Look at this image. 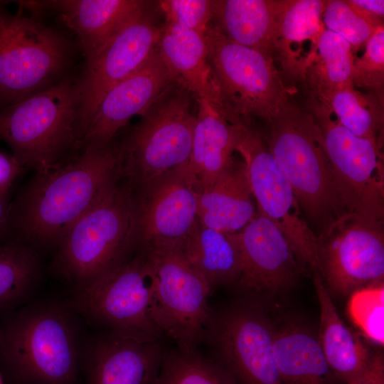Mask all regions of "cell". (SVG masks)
<instances>
[{
  "mask_svg": "<svg viewBox=\"0 0 384 384\" xmlns=\"http://www.w3.org/2000/svg\"><path fill=\"white\" fill-rule=\"evenodd\" d=\"M119 145L84 148L69 164L38 172L11 209L3 238L59 244L71 227L117 183Z\"/></svg>",
  "mask_w": 384,
  "mask_h": 384,
  "instance_id": "1",
  "label": "cell"
},
{
  "mask_svg": "<svg viewBox=\"0 0 384 384\" xmlns=\"http://www.w3.org/2000/svg\"><path fill=\"white\" fill-rule=\"evenodd\" d=\"M80 352L75 319L60 304H26L0 317L5 384H77Z\"/></svg>",
  "mask_w": 384,
  "mask_h": 384,
  "instance_id": "2",
  "label": "cell"
},
{
  "mask_svg": "<svg viewBox=\"0 0 384 384\" xmlns=\"http://www.w3.org/2000/svg\"><path fill=\"white\" fill-rule=\"evenodd\" d=\"M267 149L319 234L346 212L320 130L311 114L287 102L269 122Z\"/></svg>",
  "mask_w": 384,
  "mask_h": 384,
  "instance_id": "3",
  "label": "cell"
},
{
  "mask_svg": "<svg viewBox=\"0 0 384 384\" xmlns=\"http://www.w3.org/2000/svg\"><path fill=\"white\" fill-rule=\"evenodd\" d=\"M54 260L55 271L77 287L130 260L137 250L133 188L118 183L68 230Z\"/></svg>",
  "mask_w": 384,
  "mask_h": 384,
  "instance_id": "4",
  "label": "cell"
},
{
  "mask_svg": "<svg viewBox=\"0 0 384 384\" xmlns=\"http://www.w3.org/2000/svg\"><path fill=\"white\" fill-rule=\"evenodd\" d=\"M80 97L77 82L64 79L0 110V140L24 167L38 172L57 166L79 145Z\"/></svg>",
  "mask_w": 384,
  "mask_h": 384,
  "instance_id": "5",
  "label": "cell"
},
{
  "mask_svg": "<svg viewBox=\"0 0 384 384\" xmlns=\"http://www.w3.org/2000/svg\"><path fill=\"white\" fill-rule=\"evenodd\" d=\"M183 240L155 242L138 250L151 281L152 314L164 336L183 350L197 349L205 341L213 311L211 290L189 261Z\"/></svg>",
  "mask_w": 384,
  "mask_h": 384,
  "instance_id": "6",
  "label": "cell"
},
{
  "mask_svg": "<svg viewBox=\"0 0 384 384\" xmlns=\"http://www.w3.org/2000/svg\"><path fill=\"white\" fill-rule=\"evenodd\" d=\"M192 97L174 80L118 144L120 177L134 190L188 161L196 123Z\"/></svg>",
  "mask_w": 384,
  "mask_h": 384,
  "instance_id": "7",
  "label": "cell"
},
{
  "mask_svg": "<svg viewBox=\"0 0 384 384\" xmlns=\"http://www.w3.org/2000/svg\"><path fill=\"white\" fill-rule=\"evenodd\" d=\"M208 58L227 118L268 121L289 101L287 87L271 54L228 39L215 25L205 36Z\"/></svg>",
  "mask_w": 384,
  "mask_h": 384,
  "instance_id": "8",
  "label": "cell"
},
{
  "mask_svg": "<svg viewBox=\"0 0 384 384\" xmlns=\"http://www.w3.org/2000/svg\"><path fill=\"white\" fill-rule=\"evenodd\" d=\"M68 44L35 16L0 9V104H14L53 84L63 71Z\"/></svg>",
  "mask_w": 384,
  "mask_h": 384,
  "instance_id": "9",
  "label": "cell"
},
{
  "mask_svg": "<svg viewBox=\"0 0 384 384\" xmlns=\"http://www.w3.org/2000/svg\"><path fill=\"white\" fill-rule=\"evenodd\" d=\"M306 107L320 130L336 190L345 210L383 220V144L352 134L313 97H309Z\"/></svg>",
  "mask_w": 384,
  "mask_h": 384,
  "instance_id": "10",
  "label": "cell"
},
{
  "mask_svg": "<svg viewBox=\"0 0 384 384\" xmlns=\"http://www.w3.org/2000/svg\"><path fill=\"white\" fill-rule=\"evenodd\" d=\"M76 308L109 333L139 342L164 337L152 314L151 281L143 254L77 287Z\"/></svg>",
  "mask_w": 384,
  "mask_h": 384,
  "instance_id": "11",
  "label": "cell"
},
{
  "mask_svg": "<svg viewBox=\"0 0 384 384\" xmlns=\"http://www.w3.org/2000/svg\"><path fill=\"white\" fill-rule=\"evenodd\" d=\"M318 271L329 293L383 283V220L346 212L318 235Z\"/></svg>",
  "mask_w": 384,
  "mask_h": 384,
  "instance_id": "12",
  "label": "cell"
},
{
  "mask_svg": "<svg viewBox=\"0 0 384 384\" xmlns=\"http://www.w3.org/2000/svg\"><path fill=\"white\" fill-rule=\"evenodd\" d=\"M274 332L260 304L243 300L213 311L204 342L237 384H281Z\"/></svg>",
  "mask_w": 384,
  "mask_h": 384,
  "instance_id": "13",
  "label": "cell"
},
{
  "mask_svg": "<svg viewBox=\"0 0 384 384\" xmlns=\"http://www.w3.org/2000/svg\"><path fill=\"white\" fill-rule=\"evenodd\" d=\"M236 151L245 165L257 209L282 233L299 261L313 276L318 274V235L305 220L292 186L261 134L250 124H245Z\"/></svg>",
  "mask_w": 384,
  "mask_h": 384,
  "instance_id": "14",
  "label": "cell"
},
{
  "mask_svg": "<svg viewBox=\"0 0 384 384\" xmlns=\"http://www.w3.org/2000/svg\"><path fill=\"white\" fill-rule=\"evenodd\" d=\"M151 5L132 18L94 57L86 60L83 74L77 81L79 142L104 95L139 68L156 49L161 26L156 24Z\"/></svg>",
  "mask_w": 384,
  "mask_h": 384,
  "instance_id": "15",
  "label": "cell"
},
{
  "mask_svg": "<svg viewBox=\"0 0 384 384\" xmlns=\"http://www.w3.org/2000/svg\"><path fill=\"white\" fill-rule=\"evenodd\" d=\"M135 198L137 250L184 240L198 221V192L187 163L151 180Z\"/></svg>",
  "mask_w": 384,
  "mask_h": 384,
  "instance_id": "16",
  "label": "cell"
},
{
  "mask_svg": "<svg viewBox=\"0 0 384 384\" xmlns=\"http://www.w3.org/2000/svg\"><path fill=\"white\" fill-rule=\"evenodd\" d=\"M241 254V272L235 286L248 302L284 292L297 281L299 261L278 228L257 209L255 218L234 233Z\"/></svg>",
  "mask_w": 384,
  "mask_h": 384,
  "instance_id": "17",
  "label": "cell"
},
{
  "mask_svg": "<svg viewBox=\"0 0 384 384\" xmlns=\"http://www.w3.org/2000/svg\"><path fill=\"white\" fill-rule=\"evenodd\" d=\"M174 80L156 48L139 68L104 95L85 126L79 145L84 149L112 144L129 119L141 116Z\"/></svg>",
  "mask_w": 384,
  "mask_h": 384,
  "instance_id": "18",
  "label": "cell"
},
{
  "mask_svg": "<svg viewBox=\"0 0 384 384\" xmlns=\"http://www.w3.org/2000/svg\"><path fill=\"white\" fill-rule=\"evenodd\" d=\"M164 346L111 333L98 337L87 353L86 384H154Z\"/></svg>",
  "mask_w": 384,
  "mask_h": 384,
  "instance_id": "19",
  "label": "cell"
},
{
  "mask_svg": "<svg viewBox=\"0 0 384 384\" xmlns=\"http://www.w3.org/2000/svg\"><path fill=\"white\" fill-rule=\"evenodd\" d=\"M323 0H279L273 58L289 80L304 82V75L324 31Z\"/></svg>",
  "mask_w": 384,
  "mask_h": 384,
  "instance_id": "20",
  "label": "cell"
},
{
  "mask_svg": "<svg viewBox=\"0 0 384 384\" xmlns=\"http://www.w3.org/2000/svg\"><path fill=\"white\" fill-rule=\"evenodd\" d=\"M152 2L143 0H58L43 1L55 9L76 35L86 60L94 57Z\"/></svg>",
  "mask_w": 384,
  "mask_h": 384,
  "instance_id": "21",
  "label": "cell"
},
{
  "mask_svg": "<svg viewBox=\"0 0 384 384\" xmlns=\"http://www.w3.org/2000/svg\"><path fill=\"white\" fill-rule=\"evenodd\" d=\"M157 50L176 81L196 100L207 101L226 117L209 64L204 36L179 25L164 22Z\"/></svg>",
  "mask_w": 384,
  "mask_h": 384,
  "instance_id": "22",
  "label": "cell"
},
{
  "mask_svg": "<svg viewBox=\"0 0 384 384\" xmlns=\"http://www.w3.org/2000/svg\"><path fill=\"white\" fill-rule=\"evenodd\" d=\"M196 101V123L187 166L199 193L209 188L233 159L245 123H233L207 101Z\"/></svg>",
  "mask_w": 384,
  "mask_h": 384,
  "instance_id": "23",
  "label": "cell"
},
{
  "mask_svg": "<svg viewBox=\"0 0 384 384\" xmlns=\"http://www.w3.org/2000/svg\"><path fill=\"white\" fill-rule=\"evenodd\" d=\"M255 201L244 161L234 157L215 181L198 193V221L224 233H237L256 215Z\"/></svg>",
  "mask_w": 384,
  "mask_h": 384,
  "instance_id": "24",
  "label": "cell"
},
{
  "mask_svg": "<svg viewBox=\"0 0 384 384\" xmlns=\"http://www.w3.org/2000/svg\"><path fill=\"white\" fill-rule=\"evenodd\" d=\"M313 280L320 306L319 343L336 378L348 384L365 370L374 353L341 320L320 274Z\"/></svg>",
  "mask_w": 384,
  "mask_h": 384,
  "instance_id": "25",
  "label": "cell"
},
{
  "mask_svg": "<svg viewBox=\"0 0 384 384\" xmlns=\"http://www.w3.org/2000/svg\"><path fill=\"white\" fill-rule=\"evenodd\" d=\"M274 355L281 384H338L318 338L306 326L274 327Z\"/></svg>",
  "mask_w": 384,
  "mask_h": 384,
  "instance_id": "26",
  "label": "cell"
},
{
  "mask_svg": "<svg viewBox=\"0 0 384 384\" xmlns=\"http://www.w3.org/2000/svg\"><path fill=\"white\" fill-rule=\"evenodd\" d=\"M279 0H213L215 25L230 41L273 56Z\"/></svg>",
  "mask_w": 384,
  "mask_h": 384,
  "instance_id": "27",
  "label": "cell"
},
{
  "mask_svg": "<svg viewBox=\"0 0 384 384\" xmlns=\"http://www.w3.org/2000/svg\"><path fill=\"white\" fill-rule=\"evenodd\" d=\"M182 245L187 257L207 282L215 287L235 285L241 272V254L235 234L195 224Z\"/></svg>",
  "mask_w": 384,
  "mask_h": 384,
  "instance_id": "28",
  "label": "cell"
},
{
  "mask_svg": "<svg viewBox=\"0 0 384 384\" xmlns=\"http://www.w3.org/2000/svg\"><path fill=\"white\" fill-rule=\"evenodd\" d=\"M309 95L323 103L354 135L383 144V105L373 93L351 84Z\"/></svg>",
  "mask_w": 384,
  "mask_h": 384,
  "instance_id": "29",
  "label": "cell"
},
{
  "mask_svg": "<svg viewBox=\"0 0 384 384\" xmlns=\"http://www.w3.org/2000/svg\"><path fill=\"white\" fill-rule=\"evenodd\" d=\"M40 274L36 250L17 238L0 241V317L26 304Z\"/></svg>",
  "mask_w": 384,
  "mask_h": 384,
  "instance_id": "30",
  "label": "cell"
},
{
  "mask_svg": "<svg viewBox=\"0 0 384 384\" xmlns=\"http://www.w3.org/2000/svg\"><path fill=\"white\" fill-rule=\"evenodd\" d=\"M354 58L348 43L324 28L304 75L309 95L352 84Z\"/></svg>",
  "mask_w": 384,
  "mask_h": 384,
  "instance_id": "31",
  "label": "cell"
},
{
  "mask_svg": "<svg viewBox=\"0 0 384 384\" xmlns=\"http://www.w3.org/2000/svg\"><path fill=\"white\" fill-rule=\"evenodd\" d=\"M154 384H237L229 372L197 349L164 348Z\"/></svg>",
  "mask_w": 384,
  "mask_h": 384,
  "instance_id": "32",
  "label": "cell"
},
{
  "mask_svg": "<svg viewBox=\"0 0 384 384\" xmlns=\"http://www.w3.org/2000/svg\"><path fill=\"white\" fill-rule=\"evenodd\" d=\"M348 311L353 321L369 340L383 346V283L359 289L351 294Z\"/></svg>",
  "mask_w": 384,
  "mask_h": 384,
  "instance_id": "33",
  "label": "cell"
},
{
  "mask_svg": "<svg viewBox=\"0 0 384 384\" xmlns=\"http://www.w3.org/2000/svg\"><path fill=\"white\" fill-rule=\"evenodd\" d=\"M324 28L350 45L353 55L364 47L375 28L346 0H326L322 13Z\"/></svg>",
  "mask_w": 384,
  "mask_h": 384,
  "instance_id": "34",
  "label": "cell"
},
{
  "mask_svg": "<svg viewBox=\"0 0 384 384\" xmlns=\"http://www.w3.org/2000/svg\"><path fill=\"white\" fill-rule=\"evenodd\" d=\"M364 47L363 54L354 58L352 84L373 93L383 105L384 25L375 28Z\"/></svg>",
  "mask_w": 384,
  "mask_h": 384,
  "instance_id": "35",
  "label": "cell"
},
{
  "mask_svg": "<svg viewBox=\"0 0 384 384\" xmlns=\"http://www.w3.org/2000/svg\"><path fill=\"white\" fill-rule=\"evenodd\" d=\"M157 4L165 22L175 23L204 36L213 16V0H161Z\"/></svg>",
  "mask_w": 384,
  "mask_h": 384,
  "instance_id": "36",
  "label": "cell"
},
{
  "mask_svg": "<svg viewBox=\"0 0 384 384\" xmlns=\"http://www.w3.org/2000/svg\"><path fill=\"white\" fill-rule=\"evenodd\" d=\"M24 167L12 154L0 151V194H8Z\"/></svg>",
  "mask_w": 384,
  "mask_h": 384,
  "instance_id": "37",
  "label": "cell"
},
{
  "mask_svg": "<svg viewBox=\"0 0 384 384\" xmlns=\"http://www.w3.org/2000/svg\"><path fill=\"white\" fill-rule=\"evenodd\" d=\"M363 18L375 28L383 25V0H346Z\"/></svg>",
  "mask_w": 384,
  "mask_h": 384,
  "instance_id": "38",
  "label": "cell"
},
{
  "mask_svg": "<svg viewBox=\"0 0 384 384\" xmlns=\"http://www.w3.org/2000/svg\"><path fill=\"white\" fill-rule=\"evenodd\" d=\"M348 384H384V358L381 351L374 352L365 370Z\"/></svg>",
  "mask_w": 384,
  "mask_h": 384,
  "instance_id": "39",
  "label": "cell"
},
{
  "mask_svg": "<svg viewBox=\"0 0 384 384\" xmlns=\"http://www.w3.org/2000/svg\"><path fill=\"white\" fill-rule=\"evenodd\" d=\"M11 203L9 195L0 194V241L1 240L7 223Z\"/></svg>",
  "mask_w": 384,
  "mask_h": 384,
  "instance_id": "40",
  "label": "cell"
},
{
  "mask_svg": "<svg viewBox=\"0 0 384 384\" xmlns=\"http://www.w3.org/2000/svg\"><path fill=\"white\" fill-rule=\"evenodd\" d=\"M0 384H5L3 377L1 374V372H0Z\"/></svg>",
  "mask_w": 384,
  "mask_h": 384,
  "instance_id": "41",
  "label": "cell"
}]
</instances>
